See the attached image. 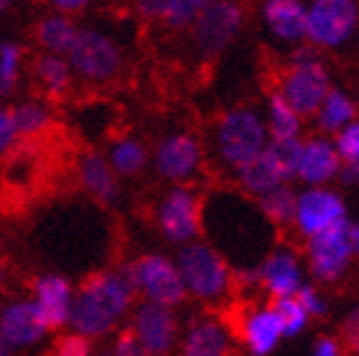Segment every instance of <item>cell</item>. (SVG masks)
<instances>
[{
  "instance_id": "obj_1",
  "label": "cell",
  "mask_w": 359,
  "mask_h": 356,
  "mask_svg": "<svg viewBox=\"0 0 359 356\" xmlns=\"http://www.w3.org/2000/svg\"><path fill=\"white\" fill-rule=\"evenodd\" d=\"M133 299V289L123 282V277L112 269H102L90 274L80 284L78 294H73L67 324L85 339L105 336L130 312Z\"/></svg>"
},
{
  "instance_id": "obj_2",
  "label": "cell",
  "mask_w": 359,
  "mask_h": 356,
  "mask_svg": "<svg viewBox=\"0 0 359 356\" xmlns=\"http://www.w3.org/2000/svg\"><path fill=\"white\" fill-rule=\"evenodd\" d=\"M175 264L185 284L187 296L215 304L232 292V267L208 242L195 240L190 245H182Z\"/></svg>"
},
{
  "instance_id": "obj_3",
  "label": "cell",
  "mask_w": 359,
  "mask_h": 356,
  "mask_svg": "<svg viewBox=\"0 0 359 356\" xmlns=\"http://www.w3.org/2000/svg\"><path fill=\"white\" fill-rule=\"evenodd\" d=\"M267 139V125L259 117V112L250 110V107H235V110H227L217 120L215 152H217L222 165L237 170L242 162L262 152Z\"/></svg>"
},
{
  "instance_id": "obj_4",
  "label": "cell",
  "mask_w": 359,
  "mask_h": 356,
  "mask_svg": "<svg viewBox=\"0 0 359 356\" xmlns=\"http://www.w3.org/2000/svg\"><path fill=\"white\" fill-rule=\"evenodd\" d=\"M65 57L73 73L88 83H110L123 70L120 45L112 40V35L95 28H78Z\"/></svg>"
},
{
  "instance_id": "obj_5",
  "label": "cell",
  "mask_w": 359,
  "mask_h": 356,
  "mask_svg": "<svg viewBox=\"0 0 359 356\" xmlns=\"http://www.w3.org/2000/svg\"><path fill=\"white\" fill-rule=\"evenodd\" d=\"M359 28V0H309L307 43L317 50H337Z\"/></svg>"
},
{
  "instance_id": "obj_6",
  "label": "cell",
  "mask_w": 359,
  "mask_h": 356,
  "mask_svg": "<svg viewBox=\"0 0 359 356\" xmlns=\"http://www.w3.org/2000/svg\"><path fill=\"white\" fill-rule=\"evenodd\" d=\"M245 25V11L237 0H217L192 22V45L200 57H217L235 43Z\"/></svg>"
},
{
  "instance_id": "obj_7",
  "label": "cell",
  "mask_w": 359,
  "mask_h": 356,
  "mask_svg": "<svg viewBox=\"0 0 359 356\" xmlns=\"http://www.w3.org/2000/svg\"><path fill=\"white\" fill-rule=\"evenodd\" d=\"M157 227L172 245H190L202 232V205L195 189L175 184L168 189L155 212Z\"/></svg>"
},
{
  "instance_id": "obj_8",
  "label": "cell",
  "mask_w": 359,
  "mask_h": 356,
  "mask_svg": "<svg viewBox=\"0 0 359 356\" xmlns=\"http://www.w3.org/2000/svg\"><path fill=\"white\" fill-rule=\"evenodd\" d=\"M135 282L137 294L145 301L175 309L187 299V289L177 272V264L165 254H145L135 259Z\"/></svg>"
},
{
  "instance_id": "obj_9",
  "label": "cell",
  "mask_w": 359,
  "mask_h": 356,
  "mask_svg": "<svg viewBox=\"0 0 359 356\" xmlns=\"http://www.w3.org/2000/svg\"><path fill=\"white\" fill-rule=\"evenodd\" d=\"M347 224H337L332 229L314 234L304 242V254H307V269L320 284H334L349 272L352 264V252L347 245Z\"/></svg>"
},
{
  "instance_id": "obj_10",
  "label": "cell",
  "mask_w": 359,
  "mask_h": 356,
  "mask_svg": "<svg viewBox=\"0 0 359 356\" xmlns=\"http://www.w3.org/2000/svg\"><path fill=\"white\" fill-rule=\"evenodd\" d=\"M347 219V205H344L337 189L304 187L302 192H297V207H294L292 227L297 229V234L304 240L325 232V229L337 227V224H344Z\"/></svg>"
},
{
  "instance_id": "obj_11",
  "label": "cell",
  "mask_w": 359,
  "mask_h": 356,
  "mask_svg": "<svg viewBox=\"0 0 359 356\" xmlns=\"http://www.w3.org/2000/svg\"><path fill=\"white\" fill-rule=\"evenodd\" d=\"M332 90V78L327 70L325 60L309 62V65H294L287 67L282 75V83L277 93L292 105V110L299 117H314L320 110L322 100Z\"/></svg>"
},
{
  "instance_id": "obj_12",
  "label": "cell",
  "mask_w": 359,
  "mask_h": 356,
  "mask_svg": "<svg viewBox=\"0 0 359 356\" xmlns=\"http://www.w3.org/2000/svg\"><path fill=\"white\" fill-rule=\"evenodd\" d=\"M130 329L150 356H170L180 339V324L175 312L152 301H142L135 309Z\"/></svg>"
},
{
  "instance_id": "obj_13",
  "label": "cell",
  "mask_w": 359,
  "mask_h": 356,
  "mask_svg": "<svg viewBox=\"0 0 359 356\" xmlns=\"http://www.w3.org/2000/svg\"><path fill=\"white\" fill-rule=\"evenodd\" d=\"M155 162L157 174L168 182L185 184L192 179V174L200 170L202 165V145L200 139L190 132H170L165 135L155 147Z\"/></svg>"
},
{
  "instance_id": "obj_14",
  "label": "cell",
  "mask_w": 359,
  "mask_h": 356,
  "mask_svg": "<svg viewBox=\"0 0 359 356\" xmlns=\"http://www.w3.org/2000/svg\"><path fill=\"white\" fill-rule=\"evenodd\" d=\"M259 267V289H264L272 301L285 299V296H294L299 287L304 284V269L299 256L290 247H277L272 249Z\"/></svg>"
},
{
  "instance_id": "obj_15",
  "label": "cell",
  "mask_w": 359,
  "mask_h": 356,
  "mask_svg": "<svg viewBox=\"0 0 359 356\" xmlns=\"http://www.w3.org/2000/svg\"><path fill=\"white\" fill-rule=\"evenodd\" d=\"M339 167H342V160L330 137L317 135V137L302 139V155H299L294 179H299L304 187H327L332 179H337Z\"/></svg>"
},
{
  "instance_id": "obj_16",
  "label": "cell",
  "mask_w": 359,
  "mask_h": 356,
  "mask_svg": "<svg viewBox=\"0 0 359 356\" xmlns=\"http://www.w3.org/2000/svg\"><path fill=\"white\" fill-rule=\"evenodd\" d=\"M285 339L275 306L262 304L247 309L240 319V341L250 356H269Z\"/></svg>"
},
{
  "instance_id": "obj_17",
  "label": "cell",
  "mask_w": 359,
  "mask_h": 356,
  "mask_svg": "<svg viewBox=\"0 0 359 356\" xmlns=\"http://www.w3.org/2000/svg\"><path fill=\"white\" fill-rule=\"evenodd\" d=\"M48 334L35 301H13L0 309V339L11 349L38 344Z\"/></svg>"
},
{
  "instance_id": "obj_18",
  "label": "cell",
  "mask_w": 359,
  "mask_h": 356,
  "mask_svg": "<svg viewBox=\"0 0 359 356\" xmlns=\"http://www.w3.org/2000/svg\"><path fill=\"white\" fill-rule=\"evenodd\" d=\"M264 28L280 43H307V3L304 0H262L259 8Z\"/></svg>"
},
{
  "instance_id": "obj_19",
  "label": "cell",
  "mask_w": 359,
  "mask_h": 356,
  "mask_svg": "<svg viewBox=\"0 0 359 356\" xmlns=\"http://www.w3.org/2000/svg\"><path fill=\"white\" fill-rule=\"evenodd\" d=\"M35 306L45 322L48 331H55L67 324L70 304H73V287L60 274H43L33 284Z\"/></svg>"
},
{
  "instance_id": "obj_20",
  "label": "cell",
  "mask_w": 359,
  "mask_h": 356,
  "mask_svg": "<svg viewBox=\"0 0 359 356\" xmlns=\"http://www.w3.org/2000/svg\"><path fill=\"white\" fill-rule=\"evenodd\" d=\"M78 182L100 205H112L120 197L118 174L100 152H83L78 157Z\"/></svg>"
},
{
  "instance_id": "obj_21",
  "label": "cell",
  "mask_w": 359,
  "mask_h": 356,
  "mask_svg": "<svg viewBox=\"0 0 359 356\" xmlns=\"http://www.w3.org/2000/svg\"><path fill=\"white\" fill-rule=\"evenodd\" d=\"M180 356H232L230 331L217 319H197L180 341Z\"/></svg>"
},
{
  "instance_id": "obj_22",
  "label": "cell",
  "mask_w": 359,
  "mask_h": 356,
  "mask_svg": "<svg viewBox=\"0 0 359 356\" xmlns=\"http://www.w3.org/2000/svg\"><path fill=\"white\" fill-rule=\"evenodd\" d=\"M235 174L240 187L252 197H262L267 192H272V189L282 187V184H290V179L277 167V162L272 160V155L267 150L257 152L255 157L242 162L240 167L235 170Z\"/></svg>"
},
{
  "instance_id": "obj_23",
  "label": "cell",
  "mask_w": 359,
  "mask_h": 356,
  "mask_svg": "<svg viewBox=\"0 0 359 356\" xmlns=\"http://www.w3.org/2000/svg\"><path fill=\"white\" fill-rule=\"evenodd\" d=\"M33 78L35 83L43 88V93L53 100L67 95V90L73 88V67L67 62V57L62 55H40L38 60L33 62Z\"/></svg>"
},
{
  "instance_id": "obj_24",
  "label": "cell",
  "mask_w": 359,
  "mask_h": 356,
  "mask_svg": "<svg viewBox=\"0 0 359 356\" xmlns=\"http://www.w3.org/2000/svg\"><path fill=\"white\" fill-rule=\"evenodd\" d=\"M354 117H357V105L352 97L344 90L332 88L322 100L320 110L314 112V123H317L320 135L330 137V135H337L342 128H347Z\"/></svg>"
},
{
  "instance_id": "obj_25",
  "label": "cell",
  "mask_w": 359,
  "mask_h": 356,
  "mask_svg": "<svg viewBox=\"0 0 359 356\" xmlns=\"http://www.w3.org/2000/svg\"><path fill=\"white\" fill-rule=\"evenodd\" d=\"M75 33H78V25L62 13H53V15L43 18L35 28V40L43 48L48 55H67L70 45L75 40Z\"/></svg>"
},
{
  "instance_id": "obj_26",
  "label": "cell",
  "mask_w": 359,
  "mask_h": 356,
  "mask_svg": "<svg viewBox=\"0 0 359 356\" xmlns=\"http://www.w3.org/2000/svg\"><path fill=\"white\" fill-rule=\"evenodd\" d=\"M147 160L150 155H147L145 145L135 137H118L107 152V162L118 177H137L147 167Z\"/></svg>"
},
{
  "instance_id": "obj_27",
  "label": "cell",
  "mask_w": 359,
  "mask_h": 356,
  "mask_svg": "<svg viewBox=\"0 0 359 356\" xmlns=\"http://www.w3.org/2000/svg\"><path fill=\"white\" fill-rule=\"evenodd\" d=\"M267 135L269 139H290L302 135V117L292 110L280 93H272L267 100Z\"/></svg>"
},
{
  "instance_id": "obj_28",
  "label": "cell",
  "mask_w": 359,
  "mask_h": 356,
  "mask_svg": "<svg viewBox=\"0 0 359 356\" xmlns=\"http://www.w3.org/2000/svg\"><path fill=\"white\" fill-rule=\"evenodd\" d=\"M11 112H13V125H15L18 139H25V142L43 137L53 125V110L38 100L22 102V105H18Z\"/></svg>"
},
{
  "instance_id": "obj_29",
  "label": "cell",
  "mask_w": 359,
  "mask_h": 356,
  "mask_svg": "<svg viewBox=\"0 0 359 356\" xmlns=\"http://www.w3.org/2000/svg\"><path fill=\"white\" fill-rule=\"evenodd\" d=\"M294 207H297V192L290 184H282V187L272 189L267 195L257 197V212L269 224H277V227L292 224Z\"/></svg>"
},
{
  "instance_id": "obj_30",
  "label": "cell",
  "mask_w": 359,
  "mask_h": 356,
  "mask_svg": "<svg viewBox=\"0 0 359 356\" xmlns=\"http://www.w3.org/2000/svg\"><path fill=\"white\" fill-rule=\"evenodd\" d=\"M212 3H217V0H172L160 22H163L168 30H172V33L187 30V28H192L195 18L200 15L205 8L212 6Z\"/></svg>"
},
{
  "instance_id": "obj_31",
  "label": "cell",
  "mask_w": 359,
  "mask_h": 356,
  "mask_svg": "<svg viewBox=\"0 0 359 356\" xmlns=\"http://www.w3.org/2000/svg\"><path fill=\"white\" fill-rule=\"evenodd\" d=\"M22 48L13 40L0 43V95H11L20 83Z\"/></svg>"
},
{
  "instance_id": "obj_32",
  "label": "cell",
  "mask_w": 359,
  "mask_h": 356,
  "mask_svg": "<svg viewBox=\"0 0 359 356\" xmlns=\"http://www.w3.org/2000/svg\"><path fill=\"white\" fill-rule=\"evenodd\" d=\"M264 150L272 155V160L277 162V167L285 172V177L294 179L297 177V165L299 155H302V137H290V139H267Z\"/></svg>"
},
{
  "instance_id": "obj_33",
  "label": "cell",
  "mask_w": 359,
  "mask_h": 356,
  "mask_svg": "<svg viewBox=\"0 0 359 356\" xmlns=\"http://www.w3.org/2000/svg\"><path fill=\"white\" fill-rule=\"evenodd\" d=\"M277 317L282 324V334L285 339H294L309 327V317L304 314L302 304L297 301V296H285V299H275L272 301Z\"/></svg>"
},
{
  "instance_id": "obj_34",
  "label": "cell",
  "mask_w": 359,
  "mask_h": 356,
  "mask_svg": "<svg viewBox=\"0 0 359 356\" xmlns=\"http://www.w3.org/2000/svg\"><path fill=\"white\" fill-rule=\"evenodd\" d=\"M334 147L337 155L342 162H354L359 160V117H354L347 128H342L334 135Z\"/></svg>"
},
{
  "instance_id": "obj_35",
  "label": "cell",
  "mask_w": 359,
  "mask_h": 356,
  "mask_svg": "<svg viewBox=\"0 0 359 356\" xmlns=\"http://www.w3.org/2000/svg\"><path fill=\"white\" fill-rule=\"evenodd\" d=\"M294 296H297V301L302 304V309H304V314L309 317V322H312V319L327 317V312H330V304H327V299L322 296V292L317 289L314 284L304 282Z\"/></svg>"
},
{
  "instance_id": "obj_36",
  "label": "cell",
  "mask_w": 359,
  "mask_h": 356,
  "mask_svg": "<svg viewBox=\"0 0 359 356\" xmlns=\"http://www.w3.org/2000/svg\"><path fill=\"white\" fill-rule=\"evenodd\" d=\"M53 356H90V339L70 331V334L57 339L55 349H53Z\"/></svg>"
},
{
  "instance_id": "obj_37",
  "label": "cell",
  "mask_w": 359,
  "mask_h": 356,
  "mask_svg": "<svg viewBox=\"0 0 359 356\" xmlns=\"http://www.w3.org/2000/svg\"><path fill=\"white\" fill-rule=\"evenodd\" d=\"M110 356H150L145 351V346L137 341V336L133 334V329H123L112 344V354Z\"/></svg>"
},
{
  "instance_id": "obj_38",
  "label": "cell",
  "mask_w": 359,
  "mask_h": 356,
  "mask_svg": "<svg viewBox=\"0 0 359 356\" xmlns=\"http://www.w3.org/2000/svg\"><path fill=\"white\" fill-rule=\"evenodd\" d=\"M170 3H172V0H133V8H135V13H137V18L155 22L165 18Z\"/></svg>"
},
{
  "instance_id": "obj_39",
  "label": "cell",
  "mask_w": 359,
  "mask_h": 356,
  "mask_svg": "<svg viewBox=\"0 0 359 356\" xmlns=\"http://www.w3.org/2000/svg\"><path fill=\"white\" fill-rule=\"evenodd\" d=\"M18 142V132L15 125H13V112L0 107V157L8 155V152L15 147Z\"/></svg>"
},
{
  "instance_id": "obj_40",
  "label": "cell",
  "mask_w": 359,
  "mask_h": 356,
  "mask_svg": "<svg viewBox=\"0 0 359 356\" xmlns=\"http://www.w3.org/2000/svg\"><path fill=\"white\" fill-rule=\"evenodd\" d=\"M342 339H344V346H347L354 356H359V306L352 309V312L347 314V319H344Z\"/></svg>"
},
{
  "instance_id": "obj_41",
  "label": "cell",
  "mask_w": 359,
  "mask_h": 356,
  "mask_svg": "<svg viewBox=\"0 0 359 356\" xmlns=\"http://www.w3.org/2000/svg\"><path fill=\"white\" fill-rule=\"evenodd\" d=\"M317 60H322V50H317V48H314V45H309V43H299V45H294V50L290 53L287 67L309 65V62H317Z\"/></svg>"
},
{
  "instance_id": "obj_42",
  "label": "cell",
  "mask_w": 359,
  "mask_h": 356,
  "mask_svg": "<svg viewBox=\"0 0 359 356\" xmlns=\"http://www.w3.org/2000/svg\"><path fill=\"white\" fill-rule=\"evenodd\" d=\"M312 356H344L342 341L334 336H320L312 344Z\"/></svg>"
},
{
  "instance_id": "obj_43",
  "label": "cell",
  "mask_w": 359,
  "mask_h": 356,
  "mask_svg": "<svg viewBox=\"0 0 359 356\" xmlns=\"http://www.w3.org/2000/svg\"><path fill=\"white\" fill-rule=\"evenodd\" d=\"M337 179L347 187H359V160L354 162H342V167H339V174Z\"/></svg>"
},
{
  "instance_id": "obj_44",
  "label": "cell",
  "mask_w": 359,
  "mask_h": 356,
  "mask_svg": "<svg viewBox=\"0 0 359 356\" xmlns=\"http://www.w3.org/2000/svg\"><path fill=\"white\" fill-rule=\"evenodd\" d=\"M53 6H55L57 13H62V15H70V13H78L83 11L85 6H90L93 0H50Z\"/></svg>"
},
{
  "instance_id": "obj_45",
  "label": "cell",
  "mask_w": 359,
  "mask_h": 356,
  "mask_svg": "<svg viewBox=\"0 0 359 356\" xmlns=\"http://www.w3.org/2000/svg\"><path fill=\"white\" fill-rule=\"evenodd\" d=\"M347 245L352 256H359V222L347 224Z\"/></svg>"
},
{
  "instance_id": "obj_46",
  "label": "cell",
  "mask_w": 359,
  "mask_h": 356,
  "mask_svg": "<svg viewBox=\"0 0 359 356\" xmlns=\"http://www.w3.org/2000/svg\"><path fill=\"white\" fill-rule=\"evenodd\" d=\"M0 356H13V349L3 339H0Z\"/></svg>"
},
{
  "instance_id": "obj_47",
  "label": "cell",
  "mask_w": 359,
  "mask_h": 356,
  "mask_svg": "<svg viewBox=\"0 0 359 356\" xmlns=\"http://www.w3.org/2000/svg\"><path fill=\"white\" fill-rule=\"evenodd\" d=\"M11 3H13V0H0V11H6V8L11 6Z\"/></svg>"
},
{
  "instance_id": "obj_48",
  "label": "cell",
  "mask_w": 359,
  "mask_h": 356,
  "mask_svg": "<svg viewBox=\"0 0 359 356\" xmlns=\"http://www.w3.org/2000/svg\"><path fill=\"white\" fill-rule=\"evenodd\" d=\"M3 277H6V272H3V264H0V284H3Z\"/></svg>"
},
{
  "instance_id": "obj_49",
  "label": "cell",
  "mask_w": 359,
  "mask_h": 356,
  "mask_svg": "<svg viewBox=\"0 0 359 356\" xmlns=\"http://www.w3.org/2000/svg\"><path fill=\"white\" fill-rule=\"evenodd\" d=\"M100 356H110V354H100Z\"/></svg>"
}]
</instances>
